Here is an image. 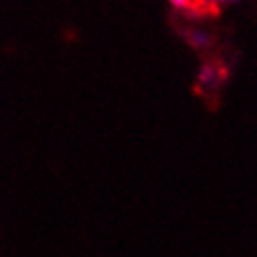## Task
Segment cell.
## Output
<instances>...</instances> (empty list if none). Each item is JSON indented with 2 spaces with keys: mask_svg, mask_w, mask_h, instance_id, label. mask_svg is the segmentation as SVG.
<instances>
[{
  "mask_svg": "<svg viewBox=\"0 0 257 257\" xmlns=\"http://www.w3.org/2000/svg\"><path fill=\"white\" fill-rule=\"evenodd\" d=\"M218 3H229V0H196V5L205 11H211V14H216L218 11Z\"/></svg>",
  "mask_w": 257,
  "mask_h": 257,
  "instance_id": "3957f363",
  "label": "cell"
},
{
  "mask_svg": "<svg viewBox=\"0 0 257 257\" xmlns=\"http://www.w3.org/2000/svg\"><path fill=\"white\" fill-rule=\"evenodd\" d=\"M170 3L177 9H194V0H170Z\"/></svg>",
  "mask_w": 257,
  "mask_h": 257,
  "instance_id": "277c9868",
  "label": "cell"
},
{
  "mask_svg": "<svg viewBox=\"0 0 257 257\" xmlns=\"http://www.w3.org/2000/svg\"><path fill=\"white\" fill-rule=\"evenodd\" d=\"M188 42L192 44L194 48H205L209 44V37L203 33V31H190L188 33Z\"/></svg>",
  "mask_w": 257,
  "mask_h": 257,
  "instance_id": "7a4b0ae2",
  "label": "cell"
},
{
  "mask_svg": "<svg viewBox=\"0 0 257 257\" xmlns=\"http://www.w3.org/2000/svg\"><path fill=\"white\" fill-rule=\"evenodd\" d=\"M224 76H227V72H224L222 66H216V63H205V66L201 68V72H198V85L214 87V85H218V83L224 81Z\"/></svg>",
  "mask_w": 257,
  "mask_h": 257,
  "instance_id": "6da1fadb",
  "label": "cell"
}]
</instances>
